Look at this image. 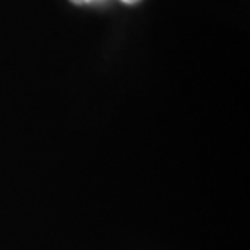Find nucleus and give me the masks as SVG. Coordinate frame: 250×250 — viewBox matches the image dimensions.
<instances>
[{
	"label": "nucleus",
	"instance_id": "f257e3e1",
	"mask_svg": "<svg viewBox=\"0 0 250 250\" xmlns=\"http://www.w3.org/2000/svg\"><path fill=\"white\" fill-rule=\"evenodd\" d=\"M72 3H77V5H83V3H88V2H93V0H70Z\"/></svg>",
	"mask_w": 250,
	"mask_h": 250
},
{
	"label": "nucleus",
	"instance_id": "f03ea898",
	"mask_svg": "<svg viewBox=\"0 0 250 250\" xmlns=\"http://www.w3.org/2000/svg\"><path fill=\"white\" fill-rule=\"evenodd\" d=\"M124 3H137V2H140V0H122Z\"/></svg>",
	"mask_w": 250,
	"mask_h": 250
}]
</instances>
